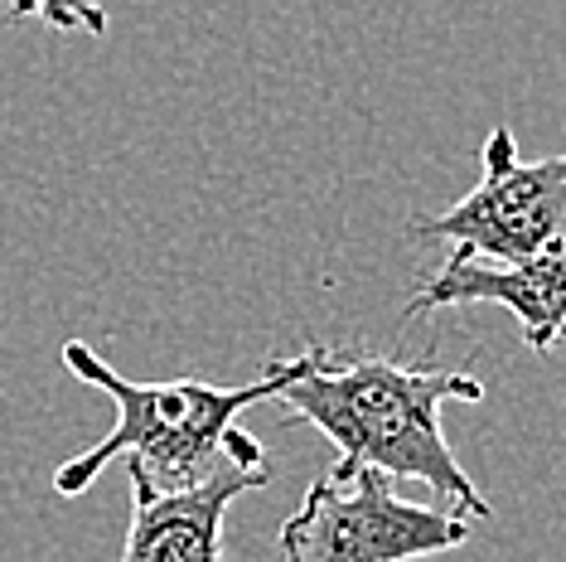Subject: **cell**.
Returning a JSON list of instances; mask_svg holds the SVG:
<instances>
[{
    "label": "cell",
    "instance_id": "6da1fadb",
    "mask_svg": "<svg viewBox=\"0 0 566 562\" xmlns=\"http://www.w3.org/2000/svg\"><path fill=\"white\" fill-rule=\"evenodd\" d=\"M301 422L339 446V466H368L397 480H421L460 519H489V500L465 476L441 431L446 403H480L484 383L460 368H411L368 350L295 354V374L276 393Z\"/></svg>",
    "mask_w": 566,
    "mask_h": 562
},
{
    "label": "cell",
    "instance_id": "7a4b0ae2",
    "mask_svg": "<svg viewBox=\"0 0 566 562\" xmlns=\"http://www.w3.org/2000/svg\"><path fill=\"white\" fill-rule=\"evenodd\" d=\"M63 368L83 378L87 388H102L117 407V422L93 451L73 456L54 470L59 495H83L112 456H126V476L146 480L150 490H189L209 480L223 466L242 470H272L266 446L252 431L238 427V417L252 403L276 398L295 374V360H272L252 383L223 388L203 378H165V383H136L122 378L93 344L69 340L63 344Z\"/></svg>",
    "mask_w": 566,
    "mask_h": 562
},
{
    "label": "cell",
    "instance_id": "3957f363",
    "mask_svg": "<svg viewBox=\"0 0 566 562\" xmlns=\"http://www.w3.org/2000/svg\"><path fill=\"white\" fill-rule=\"evenodd\" d=\"M470 539V519L407 504L368 466L325 470L281 523V562H421Z\"/></svg>",
    "mask_w": 566,
    "mask_h": 562
},
{
    "label": "cell",
    "instance_id": "277c9868",
    "mask_svg": "<svg viewBox=\"0 0 566 562\" xmlns=\"http://www.w3.org/2000/svg\"><path fill=\"white\" fill-rule=\"evenodd\" d=\"M411 238L450 242V258L523 262L566 238V150L523 160L513 126L484 140V175L450 209L411 219Z\"/></svg>",
    "mask_w": 566,
    "mask_h": 562
},
{
    "label": "cell",
    "instance_id": "5b68a950",
    "mask_svg": "<svg viewBox=\"0 0 566 562\" xmlns=\"http://www.w3.org/2000/svg\"><path fill=\"white\" fill-rule=\"evenodd\" d=\"M504 305L523 330V344L537 354L566 350V238L533 252L523 262H480L446 258L407 301V315L436 311V305Z\"/></svg>",
    "mask_w": 566,
    "mask_h": 562
},
{
    "label": "cell",
    "instance_id": "8992f818",
    "mask_svg": "<svg viewBox=\"0 0 566 562\" xmlns=\"http://www.w3.org/2000/svg\"><path fill=\"white\" fill-rule=\"evenodd\" d=\"M272 470L223 466L189 490H150L132 480V529L117 562H223L228 504L248 490H262Z\"/></svg>",
    "mask_w": 566,
    "mask_h": 562
},
{
    "label": "cell",
    "instance_id": "52a82bcc",
    "mask_svg": "<svg viewBox=\"0 0 566 562\" xmlns=\"http://www.w3.org/2000/svg\"><path fill=\"white\" fill-rule=\"evenodd\" d=\"M10 20H44L54 30H83V34H107V15L87 10L83 0H10Z\"/></svg>",
    "mask_w": 566,
    "mask_h": 562
},
{
    "label": "cell",
    "instance_id": "ba28073f",
    "mask_svg": "<svg viewBox=\"0 0 566 562\" xmlns=\"http://www.w3.org/2000/svg\"><path fill=\"white\" fill-rule=\"evenodd\" d=\"M83 6H87V10H102V6H107V0H83ZM102 15H107V10H102Z\"/></svg>",
    "mask_w": 566,
    "mask_h": 562
}]
</instances>
